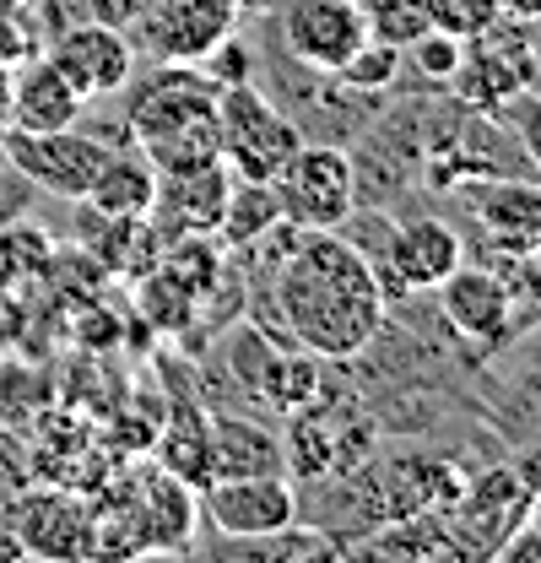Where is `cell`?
Masks as SVG:
<instances>
[{
	"mask_svg": "<svg viewBox=\"0 0 541 563\" xmlns=\"http://www.w3.org/2000/svg\"><path fill=\"white\" fill-rule=\"evenodd\" d=\"M152 196H157V168L146 163V152L135 141H120L103 157V168H98V179H92V190L81 201L98 217H146Z\"/></svg>",
	"mask_w": 541,
	"mask_h": 563,
	"instance_id": "obj_18",
	"label": "cell"
},
{
	"mask_svg": "<svg viewBox=\"0 0 541 563\" xmlns=\"http://www.w3.org/2000/svg\"><path fill=\"white\" fill-rule=\"evenodd\" d=\"M5 109H11V66L0 60V125H5Z\"/></svg>",
	"mask_w": 541,
	"mask_h": 563,
	"instance_id": "obj_32",
	"label": "cell"
},
{
	"mask_svg": "<svg viewBox=\"0 0 541 563\" xmlns=\"http://www.w3.org/2000/svg\"><path fill=\"white\" fill-rule=\"evenodd\" d=\"M472 211L487 239V255H531L541 244V185L493 174L472 196Z\"/></svg>",
	"mask_w": 541,
	"mask_h": 563,
	"instance_id": "obj_14",
	"label": "cell"
},
{
	"mask_svg": "<svg viewBox=\"0 0 541 563\" xmlns=\"http://www.w3.org/2000/svg\"><path fill=\"white\" fill-rule=\"evenodd\" d=\"M368 38L363 0H287L281 5V44L298 66L336 76L341 60Z\"/></svg>",
	"mask_w": 541,
	"mask_h": 563,
	"instance_id": "obj_11",
	"label": "cell"
},
{
	"mask_svg": "<svg viewBox=\"0 0 541 563\" xmlns=\"http://www.w3.org/2000/svg\"><path fill=\"white\" fill-rule=\"evenodd\" d=\"M196 70H201L217 92H222V87H239V81H255V49H250L239 33H228L217 49H206L201 60H196Z\"/></svg>",
	"mask_w": 541,
	"mask_h": 563,
	"instance_id": "obj_26",
	"label": "cell"
},
{
	"mask_svg": "<svg viewBox=\"0 0 541 563\" xmlns=\"http://www.w3.org/2000/svg\"><path fill=\"white\" fill-rule=\"evenodd\" d=\"M38 44H44V27L33 22V5H11V11H0V60H5V66L16 70L22 60H33Z\"/></svg>",
	"mask_w": 541,
	"mask_h": 563,
	"instance_id": "obj_27",
	"label": "cell"
},
{
	"mask_svg": "<svg viewBox=\"0 0 541 563\" xmlns=\"http://www.w3.org/2000/svg\"><path fill=\"white\" fill-rule=\"evenodd\" d=\"M49 255H55V244H49L44 228H33V222L5 228V233H0V282H5V287H22L27 277L49 272Z\"/></svg>",
	"mask_w": 541,
	"mask_h": 563,
	"instance_id": "obj_23",
	"label": "cell"
},
{
	"mask_svg": "<svg viewBox=\"0 0 541 563\" xmlns=\"http://www.w3.org/2000/svg\"><path fill=\"white\" fill-rule=\"evenodd\" d=\"M135 5H141V0H98V16L120 27V22H131L135 16Z\"/></svg>",
	"mask_w": 541,
	"mask_h": 563,
	"instance_id": "obj_31",
	"label": "cell"
},
{
	"mask_svg": "<svg viewBox=\"0 0 541 563\" xmlns=\"http://www.w3.org/2000/svg\"><path fill=\"white\" fill-rule=\"evenodd\" d=\"M22 336H27V309H22L16 287L0 282V347H16Z\"/></svg>",
	"mask_w": 541,
	"mask_h": 563,
	"instance_id": "obj_30",
	"label": "cell"
},
{
	"mask_svg": "<svg viewBox=\"0 0 541 563\" xmlns=\"http://www.w3.org/2000/svg\"><path fill=\"white\" fill-rule=\"evenodd\" d=\"M498 114H504V125L515 131V141L526 146V163H531V168L541 174V92H537V87L515 92V98H509Z\"/></svg>",
	"mask_w": 541,
	"mask_h": 563,
	"instance_id": "obj_28",
	"label": "cell"
},
{
	"mask_svg": "<svg viewBox=\"0 0 541 563\" xmlns=\"http://www.w3.org/2000/svg\"><path fill=\"white\" fill-rule=\"evenodd\" d=\"M49 60L60 66V76L81 98H114V92L131 87V76H135V44L114 22L98 16V22H70V27H60Z\"/></svg>",
	"mask_w": 541,
	"mask_h": 563,
	"instance_id": "obj_12",
	"label": "cell"
},
{
	"mask_svg": "<svg viewBox=\"0 0 541 563\" xmlns=\"http://www.w3.org/2000/svg\"><path fill=\"white\" fill-rule=\"evenodd\" d=\"M292 418V439H281L287 450V472H309L314 483H336L346 472H357L374 450V422H352L346 407H298Z\"/></svg>",
	"mask_w": 541,
	"mask_h": 563,
	"instance_id": "obj_8",
	"label": "cell"
},
{
	"mask_svg": "<svg viewBox=\"0 0 541 563\" xmlns=\"http://www.w3.org/2000/svg\"><path fill=\"white\" fill-rule=\"evenodd\" d=\"M276 222H281V211H276V196H270L266 179H233L222 222H217L211 239H217L222 250H255Z\"/></svg>",
	"mask_w": 541,
	"mask_h": 563,
	"instance_id": "obj_20",
	"label": "cell"
},
{
	"mask_svg": "<svg viewBox=\"0 0 541 563\" xmlns=\"http://www.w3.org/2000/svg\"><path fill=\"white\" fill-rule=\"evenodd\" d=\"M276 314L292 347L314 352L320 363H352L385 331V292L363 250H352L336 228L298 233L276 261Z\"/></svg>",
	"mask_w": 541,
	"mask_h": 563,
	"instance_id": "obj_1",
	"label": "cell"
},
{
	"mask_svg": "<svg viewBox=\"0 0 541 563\" xmlns=\"http://www.w3.org/2000/svg\"><path fill=\"white\" fill-rule=\"evenodd\" d=\"M233 5H239V16H266L276 0H233Z\"/></svg>",
	"mask_w": 541,
	"mask_h": 563,
	"instance_id": "obj_33",
	"label": "cell"
},
{
	"mask_svg": "<svg viewBox=\"0 0 541 563\" xmlns=\"http://www.w3.org/2000/svg\"><path fill=\"white\" fill-rule=\"evenodd\" d=\"M428 22H433V33H450V38L472 44V38L493 33L504 22V5L498 0H428Z\"/></svg>",
	"mask_w": 541,
	"mask_h": 563,
	"instance_id": "obj_25",
	"label": "cell"
},
{
	"mask_svg": "<svg viewBox=\"0 0 541 563\" xmlns=\"http://www.w3.org/2000/svg\"><path fill=\"white\" fill-rule=\"evenodd\" d=\"M11 5H33V0H0V11H11Z\"/></svg>",
	"mask_w": 541,
	"mask_h": 563,
	"instance_id": "obj_34",
	"label": "cell"
},
{
	"mask_svg": "<svg viewBox=\"0 0 541 563\" xmlns=\"http://www.w3.org/2000/svg\"><path fill=\"white\" fill-rule=\"evenodd\" d=\"M461 261H466V250H461V233H455L450 222H439V217H411V222H396V228H390L385 250H379L368 266H374V282H379L385 303H406L411 292H433Z\"/></svg>",
	"mask_w": 541,
	"mask_h": 563,
	"instance_id": "obj_7",
	"label": "cell"
},
{
	"mask_svg": "<svg viewBox=\"0 0 541 563\" xmlns=\"http://www.w3.org/2000/svg\"><path fill=\"white\" fill-rule=\"evenodd\" d=\"M396 76H401V49L396 44H379V38H363L336 70V81L346 92H368V98L374 92H390Z\"/></svg>",
	"mask_w": 541,
	"mask_h": 563,
	"instance_id": "obj_22",
	"label": "cell"
},
{
	"mask_svg": "<svg viewBox=\"0 0 541 563\" xmlns=\"http://www.w3.org/2000/svg\"><path fill=\"white\" fill-rule=\"evenodd\" d=\"M228 190H233V168L217 157L201 168H168L157 174V196H152V228L168 239H190V233H217L222 207H228Z\"/></svg>",
	"mask_w": 541,
	"mask_h": 563,
	"instance_id": "obj_13",
	"label": "cell"
},
{
	"mask_svg": "<svg viewBox=\"0 0 541 563\" xmlns=\"http://www.w3.org/2000/svg\"><path fill=\"white\" fill-rule=\"evenodd\" d=\"M135 303H141L146 325H157L163 336H179V331H190L201 292L190 282H179L168 266H152L146 277H135Z\"/></svg>",
	"mask_w": 541,
	"mask_h": 563,
	"instance_id": "obj_21",
	"label": "cell"
},
{
	"mask_svg": "<svg viewBox=\"0 0 541 563\" xmlns=\"http://www.w3.org/2000/svg\"><path fill=\"white\" fill-rule=\"evenodd\" d=\"M411 49V66L422 70V81H450L455 66H461V55H466V44L461 38H450V33H422L417 44H406Z\"/></svg>",
	"mask_w": 541,
	"mask_h": 563,
	"instance_id": "obj_29",
	"label": "cell"
},
{
	"mask_svg": "<svg viewBox=\"0 0 541 563\" xmlns=\"http://www.w3.org/2000/svg\"><path fill=\"white\" fill-rule=\"evenodd\" d=\"M135 55L152 66H196L206 49H217L239 27L233 0H141L131 16Z\"/></svg>",
	"mask_w": 541,
	"mask_h": 563,
	"instance_id": "obj_6",
	"label": "cell"
},
{
	"mask_svg": "<svg viewBox=\"0 0 541 563\" xmlns=\"http://www.w3.org/2000/svg\"><path fill=\"white\" fill-rule=\"evenodd\" d=\"M270 196L281 222L303 233L341 228L357 207V157L336 141H298V152L270 174Z\"/></svg>",
	"mask_w": 541,
	"mask_h": 563,
	"instance_id": "obj_3",
	"label": "cell"
},
{
	"mask_svg": "<svg viewBox=\"0 0 541 563\" xmlns=\"http://www.w3.org/2000/svg\"><path fill=\"white\" fill-rule=\"evenodd\" d=\"M206 498V526L228 542H250V537H270L281 526L298 520V488L287 483V472H266V477H217L201 488Z\"/></svg>",
	"mask_w": 541,
	"mask_h": 563,
	"instance_id": "obj_9",
	"label": "cell"
},
{
	"mask_svg": "<svg viewBox=\"0 0 541 563\" xmlns=\"http://www.w3.org/2000/svg\"><path fill=\"white\" fill-rule=\"evenodd\" d=\"M433 292H439L444 325H450L461 342L493 352V347H509V342L520 336V325H515V303H509V287L498 282L493 266H455Z\"/></svg>",
	"mask_w": 541,
	"mask_h": 563,
	"instance_id": "obj_10",
	"label": "cell"
},
{
	"mask_svg": "<svg viewBox=\"0 0 541 563\" xmlns=\"http://www.w3.org/2000/svg\"><path fill=\"white\" fill-rule=\"evenodd\" d=\"M537 81H541V76H537Z\"/></svg>",
	"mask_w": 541,
	"mask_h": 563,
	"instance_id": "obj_36",
	"label": "cell"
},
{
	"mask_svg": "<svg viewBox=\"0 0 541 563\" xmlns=\"http://www.w3.org/2000/svg\"><path fill=\"white\" fill-rule=\"evenodd\" d=\"M131 141V136H120ZM120 141H103L92 136V131H5L0 136V152H5V163L22 174V179H33L38 190H49V196H60V201H81L87 190H92V179H98V168H103V157L120 146Z\"/></svg>",
	"mask_w": 541,
	"mask_h": 563,
	"instance_id": "obj_5",
	"label": "cell"
},
{
	"mask_svg": "<svg viewBox=\"0 0 541 563\" xmlns=\"http://www.w3.org/2000/svg\"><path fill=\"white\" fill-rule=\"evenodd\" d=\"M22 553H49V559H70V553H92L98 548V526L60 493H33L16 504L11 520Z\"/></svg>",
	"mask_w": 541,
	"mask_h": 563,
	"instance_id": "obj_16",
	"label": "cell"
},
{
	"mask_svg": "<svg viewBox=\"0 0 541 563\" xmlns=\"http://www.w3.org/2000/svg\"><path fill=\"white\" fill-rule=\"evenodd\" d=\"M287 472V450L266 422L211 418V483L217 477H266Z\"/></svg>",
	"mask_w": 541,
	"mask_h": 563,
	"instance_id": "obj_19",
	"label": "cell"
},
{
	"mask_svg": "<svg viewBox=\"0 0 541 563\" xmlns=\"http://www.w3.org/2000/svg\"><path fill=\"white\" fill-rule=\"evenodd\" d=\"M157 461L168 477H179L190 493H201L211 483V412L196 407L190 390H179L174 412L157 433Z\"/></svg>",
	"mask_w": 541,
	"mask_h": 563,
	"instance_id": "obj_17",
	"label": "cell"
},
{
	"mask_svg": "<svg viewBox=\"0 0 541 563\" xmlns=\"http://www.w3.org/2000/svg\"><path fill=\"white\" fill-rule=\"evenodd\" d=\"M217 136H222V163L233 179H266L298 152V120H287L255 81L222 87L217 92Z\"/></svg>",
	"mask_w": 541,
	"mask_h": 563,
	"instance_id": "obj_4",
	"label": "cell"
},
{
	"mask_svg": "<svg viewBox=\"0 0 541 563\" xmlns=\"http://www.w3.org/2000/svg\"><path fill=\"white\" fill-rule=\"evenodd\" d=\"M81 103L87 98L60 76L49 55H33L11 70V109H5L11 131H66L81 120Z\"/></svg>",
	"mask_w": 541,
	"mask_h": 563,
	"instance_id": "obj_15",
	"label": "cell"
},
{
	"mask_svg": "<svg viewBox=\"0 0 541 563\" xmlns=\"http://www.w3.org/2000/svg\"><path fill=\"white\" fill-rule=\"evenodd\" d=\"M537 255H541V244H537Z\"/></svg>",
	"mask_w": 541,
	"mask_h": 563,
	"instance_id": "obj_35",
	"label": "cell"
},
{
	"mask_svg": "<svg viewBox=\"0 0 541 563\" xmlns=\"http://www.w3.org/2000/svg\"><path fill=\"white\" fill-rule=\"evenodd\" d=\"M363 22H368V38L379 44H417L433 22H428V0H363Z\"/></svg>",
	"mask_w": 541,
	"mask_h": 563,
	"instance_id": "obj_24",
	"label": "cell"
},
{
	"mask_svg": "<svg viewBox=\"0 0 541 563\" xmlns=\"http://www.w3.org/2000/svg\"><path fill=\"white\" fill-rule=\"evenodd\" d=\"M135 81V76H131ZM131 141L146 152L157 174L201 168L222 157L217 136V87L196 66H152L131 87Z\"/></svg>",
	"mask_w": 541,
	"mask_h": 563,
	"instance_id": "obj_2",
	"label": "cell"
}]
</instances>
